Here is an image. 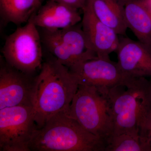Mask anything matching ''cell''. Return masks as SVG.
<instances>
[{"mask_svg": "<svg viewBox=\"0 0 151 151\" xmlns=\"http://www.w3.org/2000/svg\"><path fill=\"white\" fill-rule=\"evenodd\" d=\"M105 151H151V140L137 134L124 133L111 137Z\"/></svg>", "mask_w": 151, "mask_h": 151, "instance_id": "cell-15", "label": "cell"}, {"mask_svg": "<svg viewBox=\"0 0 151 151\" xmlns=\"http://www.w3.org/2000/svg\"><path fill=\"white\" fill-rule=\"evenodd\" d=\"M118 63L125 76L132 78L151 77V45L129 38H119Z\"/></svg>", "mask_w": 151, "mask_h": 151, "instance_id": "cell-9", "label": "cell"}, {"mask_svg": "<svg viewBox=\"0 0 151 151\" xmlns=\"http://www.w3.org/2000/svg\"><path fill=\"white\" fill-rule=\"evenodd\" d=\"M78 85L68 68L47 57L35 77L33 107L37 129L58 113L68 114Z\"/></svg>", "mask_w": 151, "mask_h": 151, "instance_id": "cell-2", "label": "cell"}, {"mask_svg": "<svg viewBox=\"0 0 151 151\" xmlns=\"http://www.w3.org/2000/svg\"><path fill=\"white\" fill-rule=\"evenodd\" d=\"M37 128L33 106L0 109V151H30L31 141Z\"/></svg>", "mask_w": 151, "mask_h": 151, "instance_id": "cell-6", "label": "cell"}, {"mask_svg": "<svg viewBox=\"0 0 151 151\" xmlns=\"http://www.w3.org/2000/svg\"><path fill=\"white\" fill-rule=\"evenodd\" d=\"M42 0H0V16L4 24L27 23L41 6Z\"/></svg>", "mask_w": 151, "mask_h": 151, "instance_id": "cell-14", "label": "cell"}, {"mask_svg": "<svg viewBox=\"0 0 151 151\" xmlns=\"http://www.w3.org/2000/svg\"><path fill=\"white\" fill-rule=\"evenodd\" d=\"M150 139L151 140V129L150 131Z\"/></svg>", "mask_w": 151, "mask_h": 151, "instance_id": "cell-19", "label": "cell"}, {"mask_svg": "<svg viewBox=\"0 0 151 151\" xmlns=\"http://www.w3.org/2000/svg\"><path fill=\"white\" fill-rule=\"evenodd\" d=\"M80 1H81V2L82 3V4H83L84 6H85L87 0H80Z\"/></svg>", "mask_w": 151, "mask_h": 151, "instance_id": "cell-18", "label": "cell"}, {"mask_svg": "<svg viewBox=\"0 0 151 151\" xmlns=\"http://www.w3.org/2000/svg\"><path fill=\"white\" fill-rule=\"evenodd\" d=\"M127 26L138 40L151 45V15L143 0H119Z\"/></svg>", "mask_w": 151, "mask_h": 151, "instance_id": "cell-12", "label": "cell"}, {"mask_svg": "<svg viewBox=\"0 0 151 151\" xmlns=\"http://www.w3.org/2000/svg\"><path fill=\"white\" fill-rule=\"evenodd\" d=\"M85 6L98 20L114 30L118 35H126L128 27L123 6L119 0H87Z\"/></svg>", "mask_w": 151, "mask_h": 151, "instance_id": "cell-13", "label": "cell"}, {"mask_svg": "<svg viewBox=\"0 0 151 151\" xmlns=\"http://www.w3.org/2000/svg\"><path fill=\"white\" fill-rule=\"evenodd\" d=\"M82 18L78 9L48 0L29 20L38 28L61 29L78 24Z\"/></svg>", "mask_w": 151, "mask_h": 151, "instance_id": "cell-11", "label": "cell"}, {"mask_svg": "<svg viewBox=\"0 0 151 151\" xmlns=\"http://www.w3.org/2000/svg\"><path fill=\"white\" fill-rule=\"evenodd\" d=\"M151 15V0H143Z\"/></svg>", "mask_w": 151, "mask_h": 151, "instance_id": "cell-17", "label": "cell"}, {"mask_svg": "<svg viewBox=\"0 0 151 151\" xmlns=\"http://www.w3.org/2000/svg\"><path fill=\"white\" fill-rule=\"evenodd\" d=\"M53 1L64 5L78 10L81 9L82 10L84 7V6L80 0H53Z\"/></svg>", "mask_w": 151, "mask_h": 151, "instance_id": "cell-16", "label": "cell"}, {"mask_svg": "<svg viewBox=\"0 0 151 151\" xmlns=\"http://www.w3.org/2000/svg\"><path fill=\"white\" fill-rule=\"evenodd\" d=\"M106 96L113 122L112 136L132 133L151 140V80L129 77L108 89Z\"/></svg>", "mask_w": 151, "mask_h": 151, "instance_id": "cell-1", "label": "cell"}, {"mask_svg": "<svg viewBox=\"0 0 151 151\" xmlns=\"http://www.w3.org/2000/svg\"><path fill=\"white\" fill-rule=\"evenodd\" d=\"M3 57L13 67L35 76L44 61L40 33L31 20L17 27L6 38L2 49Z\"/></svg>", "mask_w": 151, "mask_h": 151, "instance_id": "cell-5", "label": "cell"}, {"mask_svg": "<svg viewBox=\"0 0 151 151\" xmlns=\"http://www.w3.org/2000/svg\"><path fill=\"white\" fill-rule=\"evenodd\" d=\"M86 131L106 143L113 134V125L106 92L79 84L67 114Z\"/></svg>", "mask_w": 151, "mask_h": 151, "instance_id": "cell-4", "label": "cell"}, {"mask_svg": "<svg viewBox=\"0 0 151 151\" xmlns=\"http://www.w3.org/2000/svg\"><path fill=\"white\" fill-rule=\"evenodd\" d=\"M36 76L17 70L1 56L0 109L17 106H33Z\"/></svg>", "mask_w": 151, "mask_h": 151, "instance_id": "cell-7", "label": "cell"}, {"mask_svg": "<svg viewBox=\"0 0 151 151\" xmlns=\"http://www.w3.org/2000/svg\"><path fill=\"white\" fill-rule=\"evenodd\" d=\"M82 11L81 25L88 47L97 57L109 58V55L118 48L119 35L98 20L86 6Z\"/></svg>", "mask_w": 151, "mask_h": 151, "instance_id": "cell-10", "label": "cell"}, {"mask_svg": "<svg viewBox=\"0 0 151 151\" xmlns=\"http://www.w3.org/2000/svg\"><path fill=\"white\" fill-rule=\"evenodd\" d=\"M106 143L65 113L53 116L37 129L30 151H105Z\"/></svg>", "mask_w": 151, "mask_h": 151, "instance_id": "cell-3", "label": "cell"}, {"mask_svg": "<svg viewBox=\"0 0 151 151\" xmlns=\"http://www.w3.org/2000/svg\"><path fill=\"white\" fill-rule=\"evenodd\" d=\"M78 84L94 86L97 89H110L129 78L122 72L117 63L109 58L88 60L69 68Z\"/></svg>", "mask_w": 151, "mask_h": 151, "instance_id": "cell-8", "label": "cell"}]
</instances>
